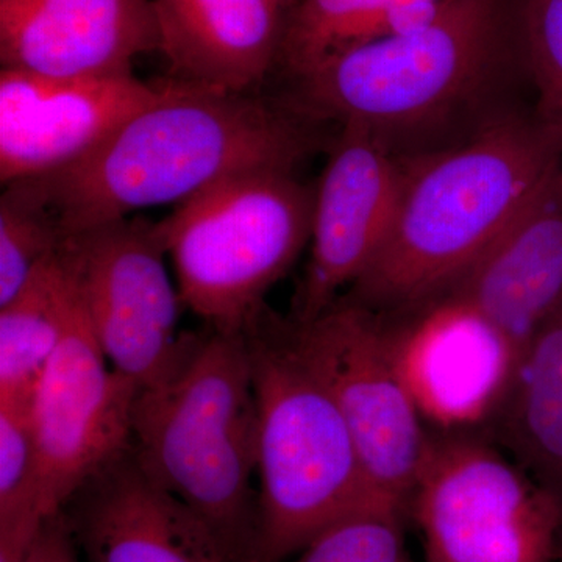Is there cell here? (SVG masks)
<instances>
[{"instance_id": "cell-1", "label": "cell", "mask_w": 562, "mask_h": 562, "mask_svg": "<svg viewBox=\"0 0 562 562\" xmlns=\"http://www.w3.org/2000/svg\"><path fill=\"white\" fill-rule=\"evenodd\" d=\"M169 80L161 99L83 160L7 187L49 213L66 241L135 211L181 205L231 177L294 171L313 149L310 121L286 105Z\"/></svg>"}, {"instance_id": "cell-2", "label": "cell", "mask_w": 562, "mask_h": 562, "mask_svg": "<svg viewBox=\"0 0 562 562\" xmlns=\"http://www.w3.org/2000/svg\"><path fill=\"white\" fill-rule=\"evenodd\" d=\"M562 162L538 120L505 117L453 149L403 162L386 238L339 299L391 321L416 316L486 254Z\"/></svg>"}, {"instance_id": "cell-3", "label": "cell", "mask_w": 562, "mask_h": 562, "mask_svg": "<svg viewBox=\"0 0 562 562\" xmlns=\"http://www.w3.org/2000/svg\"><path fill=\"white\" fill-rule=\"evenodd\" d=\"M257 446L246 333H184L176 362L138 392L132 453L150 480L249 562L257 561Z\"/></svg>"}, {"instance_id": "cell-4", "label": "cell", "mask_w": 562, "mask_h": 562, "mask_svg": "<svg viewBox=\"0 0 562 562\" xmlns=\"http://www.w3.org/2000/svg\"><path fill=\"white\" fill-rule=\"evenodd\" d=\"M244 333L258 412L257 561L281 562L331 525L391 509L373 497L341 409L288 319L265 308Z\"/></svg>"}, {"instance_id": "cell-5", "label": "cell", "mask_w": 562, "mask_h": 562, "mask_svg": "<svg viewBox=\"0 0 562 562\" xmlns=\"http://www.w3.org/2000/svg\"><path fill=\"white\" fill-rule=\"evenodd\" d=\"M314 192L291 169L221 181L157 222L181 302L206 327L244 331L312 239Z\"/></svg>"}, {"instance_id": "cell-6", "label": "cell", "mask_w": 562, "mask_h": 562, "mask_svg": "<svg viewBox=\"0 0 562 562\" xmlns=\"http://www.w3.org/2000/svg\"><path fill=\"white\" fill-rule=\"evenodd\" d=\"M502 0H447L420 31L355 47L294 79L288 109L310 122L360 124L380 135L452 109L502 49Z\"/></svg>"}, {"instance_id": "cell-7", "label": "cell", "mask_w": 562, "mask_h": 562, "mask_svg": "<svg viewBox=\"0 0 562 562\" xmlns=\"http://www.w3.org/2000/svg\"><path fill=\"white\" fill-rule=\"evenodd\" d=\"M408 513L427 562H553L562 506L479 430L432 432Z\"/></svg>"}, {"instance_id": "cell-8", "label": "cell", "mask_w": 562, "mask_h": 562, "mask_svg": "<svg viewBox=\"0 0 562 562\" xmlns=\"http://www.w3.org/2000/svg\"><path fill=\"white\" fill-rule=\"evenodd\" d=\"M288 324L295 349L341 409L373 497L405 516L431 432L403 376L394 325L344 299L316 319Z\"/></svg>"}, {"instance_id": "cell-9", "label": "cell", "mask_w": 562, "mask_h": 562, "mask_svg": "<svg viewBox=\"0 0 562 562\" xmlns=\"http://www.w3.org/2000/svg\"><path fill=\"white\" fill-rule=\"evenodd\" d=\"M85 313L114 371L139 387L157 382L183 349L181 302L157 222L124 217L65 241Z\"/></svg>"}, {"instance_id": "cell-10", "label": "cell", "mask_w": 562, "mask_h": 562, "mask_svg": "<svg viewBox=\"0 0 562 562\" xmlns=\"http://www.w3.org/2000/svg\"><path fill=\"white\" fill-rule=\"evenodd\" d=\"M140 387L111 368L77 295L31 401L40 454V508L63 512L76 492L131 447Z\"/></svg>"}, {"instance_id": "cell-11", "label": "cell", "mask_w": 562, "mask_h": 562, "mask_svg": "<svg viewBox=\"0 0 562 562\" xmlns=\"http://www.w3.org/2000/svg\"><path fill=\"white\" fill-rule=\"evenodd\" d=\"M405 166L383 135L344 124L314 192L310 260L290 319H316L375 257L394 220Z\"/></svg>"}, {"instance_id": "cell-12", "label": "cell", "mask_w": 562, "mask_h": 562, "mask_svg": "<svg viewBox=\"0 0 562 562\" xmlns=\"http://www.w3.org/2000/svg\"><path fill=\"white\" fill-rule=\"evenodd\" d=\"M169 83L135 74L66 79L0 70V180L7 187L70 168L161 99Z\"/></svg>"}, {"instance_id": "cell-13", "label": "cell", "mask_w": 562, "mask_h": 562, "mask_svg": "<svg viewBox=\"0 0 562 562\" xmlns=\"http://www.w3.org/2000/svg\"><path fill=\"white\" fill-rule=\"evenodd\" d=\"M63 514L85 562H249L150 480L131 447L85 483Z\"/></svg>"}, {"instance_id": "cell-14", "label": "cell", "mask_w": 562, "mask_h": 562, "mask_svg": "<svg viewBox=\"0 0 562 562\" xmlns=\"http://www.w3.org/2000/svg\"><path fill=\"white\" fill-rule=\"evenodd\" d=\"M160 50L151 0H0L2 69L46 77L132 76Z\"/></svg>"}, {"instance_id": "cell-15", "label": "cell", "mask_w": 562, "mask_h": 562, "mask_svg": "<svg viewBox=\"0 0 562 562\" xmlns=\"http://www.w3.org/2000/svg\"><path fill=\"white\" fill-rule=\"evenodd\" d=\"M391 322L403 376L422 416L441 422V431L487 427L517 371L501 336L447 301Z\"/></svg>"}, {"instance_id": "cell-16", "label": "cell", "mask_w": 562, "mask_h": 562, "mask_svg": "<svg viewBox=\"0 0 562 562\" xmlns=\"http://www.w3.org/2000/svg\"><path fill=\"white\" fill-rule=\"evenodd\" d=\"M561 297L562 162L442 301L475 314L519 366Z\"/></svg>"}, {"instance_id": "cell-17", "label": "cell", "mask_w": 562, "mask_h": 562, "mask_svg": "<svg viewBox=\"0 0 562 562\" xmlns=\"http://www.w3.org/2000/svg\"><path fill=\"white\" fill-rule=\"evenodd\" d=\"M169 79L257 94L279 65L295 0H151Z\"/></svg>"}, {"instance_id": "cell-18", "label": "cell", "mask_w": 562, "mask_h": 562, "mask_svg": "<svg viewBox=\"0 0 562 562\" xmlns=\"http://www.w3.org/2000/svg\"><path fill=\"white\" fill-rule=\"evenodd\" d=\"M502 449L562 506V297L487 424Z\"/></svg>"}, {"instance_id": "cell-19", "label": "cell", "mask_w": 562, "mask_h": 562, "mask_svg": "<svg viewBox=\"0 0 562 562\" xmlns=\"http://www.w3.org/2000/svg\"><path fill=\"white\" fill-rule=\"evenodd\" d=\"M447 0H295L281 40L279 65L292 79L355 47L420 31Z\"/></svg>"}, {"instance_id": "cell-20", "label": "cell", "mask_w": 562, "mask_h": 562, "mask_svg": "<svg viewBox=\"0 0 562 562\" xmlns=\"http://www.w3.org/2000/svg\"><path fill=\"white\" fill-rule=\"evenodd\" d=\"M76 295V269L63 244L20 294L0 306V401H32L61 341Z\"/></svg>"}, {"instance_id": "cell-21", "label": "cell", "mask_w": 562, "mask_h": 562, "mask_svg": "<svg viewBox=\"0 0 562 562\" xmlns=\"http://www.w3.org/2000/svg\"><path fill=\"white\" fill-rule=\"evenodd\" d=\"M514 24L538 91L536 120L562 149V0H517Z\"/></svg>"}, {"instance_id": "cell-22", "label": "cell", "mask_w": 562, "mask_h": 562, "mask_svg": "<svg viewBox=\"0 0 562 562\" xmlns=\"http://www.w3.org/2000/svg\"><path fill=\"white\" fill-rule=\"evenodd\" d=\"M65 244L57 222L5 187L0 198V306L20 294L36 269Z\"/></svg>"}, {"instance_id": "cell-23", "label": "cell", "mask_w": 562, "mask_h": 562, "mask_svg": "<svg viewBox=\"0 0 562 562\" xmlns=\"http://www.w3.org/2000/svg\"><path fill=\"white\" fill-rule=\"evenodd\" d=\"M22 519L46 520L31 402L0 401V525Z\"/></svg>"}, {"instance_id": "cell-24", "label": "cell", "mask_w": 562, "mask_h": 562, "mask_svg": "<svg viewBox=\"0 0 562 562\" xmlns=\"http://www.w3.org/2000/svg\"><path fill=\"white\" fill-rule=\"evenodd\" d=\"M402 520L403 514L394 512L357 514L331 525L281 562H414L405 547Z\"/></svg>"}, {"instance_id": "cell-25", "label": "cell", "mask_w": 562, "mask_h": 562, "mask_svg": "<svg viewBox=\"0 0 562 562\" xmlns=\"http://www.w3.org/2000/svg\"><path fill=\"white\" fill-rule=\"evenodd\" d=\"M27 562H85L63 512L41 525Z\"/></svg>"}]
</instances>
